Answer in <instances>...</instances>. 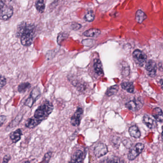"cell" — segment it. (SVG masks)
Segmentation results:
<instances>
[{"label":"cell","mask_w":163,"mask_h":163,"mask_svg":"<svg viewBox=\"0 0 163 163\" xmlns=\"http://www.w3.org/2000/svg\"><path fill=\"white\" fill-rule=\"evenodd\" d=\"M53 109V105L48 101H46L36 110L33 117L26 121L25 126L28 128L35 127L48 117Z\"/></svg>","instance_id":"obj_1"},{"label":"cell","mask_w":163,"mask_h":163,"mask_svg":"<svg viewBox=\"0 0 163 163\" xmlns=\"http://www.w3.org/2000/svg\"><path fill=\"white\" fill-rule=\"evenodd\" d=\"M35 34V27L33 24L21 22L17 28L16 36L20 38L23 46H29L32 44Z\"/></svg>","instance_id":"obj_2"},{"label":"cell","mask_w":163,"mask_h":163,"mask_svg":"<svg viewBox=\"0 0 163 163\" xmlns=\"http://www.w3.org/2000/svg\"><path fill=\"white\" fill-rule=\"evenodd\" d=\"M14 14L12 6L6 3V0H0V19L3 21L8 20Z\"/></svg>","instance_id":"obj_3"},{"label":"cell","mask_w":163,"mask_h":163,"mask_svg":"<svg viewBox=\"0 0 163 163\" xmlns=\"http://www.w3.org/2000/svg\"><path fill=\"white\" fill-rule=\"evenodd\" d=\"M144 148V144L142 143L136 144L128 153V159L130 161L135 160L142 152Z\"/></svg>","instance_id":"obj_4"},{"label":"cell","mask_w":163,"mask_h":163,"mask_svg":"<svg viewBox=\"0 0 163 163\" xmlns=\"http://www.w3.org/2000/svg\"><path fill=\"white\" fill-rule=\"evenodd\" d=\"M133 60L135 63L139 66H143L146 62L147 59V56L144 52L141 50H135L133 53Z\"/></svg>","instance_id":"obj_5"},{"label":"cell","mask_w":163,"mask_h":163,"mask_svg":"<svg viewBox=\"0 0 163 163\" xmlns=\"http://www.w3.org/2000/svg\"><path fill=\"white\" fill-rule=\"evenodd\" d=\"M40 91L37 87H35L32 89L28 98H27L24 102V105L31 108L37 99L40 96Z\"/></svg>","instance_id":"obj_6"},{"label":"cell","mask_w":163,"mask_h":163,"mask_svg":"<svg viewBox=\"0 0 163 163\" xmlns=\"http://www.w3.org/2000/svg\"><path fill=\"white\" fill-rule=\"evenodd\" d=\"M94 152L96 157H101L108 153V147L105 144L99 143L94 147Z\"/></svg>","instance_id":"obj_7"},{"label":"cell","mask_w":163,"mask_h":163,"mask_svg":"<svg viewBox=\"0 0 163 163\" xmlns=\"http://www.w3.org/2000/svg\"><path fill=\"white\" fill-rule=\"evenodd\" d=\"M83 113L82 108L79 107L77 108L74 114L71 118V124L74 127H78L80 124L81 119Z\"/></svg>","instance_id":"obj_8"},{"label":"cell","mask_w":163,"mask_h":163,"mask_svg":"<svg viewBox=\"0 0 163 163\" xmlns=\"http://www.w3.org/2000/svg\"><path fill=\"white\" fill-rule=\"evenodd\" d=\"M85 155L82 150H78L73 154L69 163H83Z\"/></svg>","instance_id":"obj_9"},{"label":"cell","mask_w":163,"mask_h":163,"mask_svg":"<svg viewBox=\"0 0 163 163\" xmlns=\"http://www.w3.org/2000/svg\"><path fill=\"white\" fill-rule=\"evenodd\" d=\"M146 69L150 76L154 77L156 74V63L154 61L150 60L146 64Z\"/></svg>","instance_id":"obj_10"},{"label":"cell","mask_w":163,"mask_h":163,"mask_svg":"<svg viewBox=\"0 0 163 163\" xmlns=\"http://www.w3.org/2000/svg\"><path fill=\"white\" fill-rule=\"evenodd\" d=\"M143 123L150 129L155 128L156 125V120L153 116L149 115H144L143 117Z\"/></svg>","instance_id":"obj_11"},{"label":"cell","mask_w":163,"mask_h":163,"mask_svg":"<svg viewBox=\"0 0 163 163\" xmlns=\"http://www.w3.org/2000/svg\"><path fill=\"white\" fill-rule=\"evenodd\" d=\"M94 69L96 74L99 76H102L104 74L102 63L98 59H95L94 61Z\"/></svg>","instance_id":"obj_12"},{"label":"cell","mask_w":163,"mask_h":163,"mask_svg":"<svg viewBox=\"0 0 163 163\" xmlns=\"http://www.w3.org/2000/svg\"><path fill=\"white\" fill-rule=\"evenodd\" d=\"M23 133L20 129H18L14 132L11 133L10 135V138L13 143H16L20 140Z\"/></svg>","instance_id":"obj_13"},{"label":"cell","mask_w":163,"mask_h":163,"mask_svg":"<svg viewBox=\"0 0 163 163\" xmlns=\"http://www.w3.org/2000/svg\"><path fill=\"white\" fill-rule=\"evenodd\" d=\"M152 116L156 121L162 122H163V112L159 108H155L153 110Z\"/></svg>","instance_id":"obj_14"},{"label":"cell","mask_w":163,"mask_h":163,"mask_svg":"<svg viewBox=\"0 0 163 163\" xmlns=\"http://www.w3.org/2000/svg\"><path fill=\"white\" fill-rule=\"evenodd\" d=\"M129 133L132 138H138L141 136V132L136 125H133L129 129Z\"/></svg>","instance_id":"obj_15"},{"label":"cell","mask_w":163,"mask_h":163,"mask_svg":"<svg viewBox=\"0 0 163 163\" xmlns=\"http://www.w3.org/2000/svg\"><path fill=\"white\" fill-rule=\"evenodd\" d=\"M101 32V31L97 29H90L85 32L83 34V35L86 37H94L98 36V35H100Z\"/></svg>","instance_id":"obj_16"},{"label":"cell","mask_w":163,"mask_h":163,"mask_svg":"<svg viewBox=\"0 0 163 163\" xmlns=\"http://www.w3.org/2000/svg\"><path fill=\"white\" fill-rule=\"evenodd\" d=\"M125 106L127 108L132 111H136L140 109V106L137 102L135 100H131L126 104Z\"/></svg>","instance_id":"obj_17"},{"label":"cell","mask_w":163,"mask_h":163,"mask_svg":"<svg viewBox=\"0 0 163 163\" xmlns=\"http://www.w3.org/2000/svg\"><path fill=\"white\" fill-rule=\"evenodd\" d=\"M147 16L142 10H138L135 14V20L138 23H141L146 18Z\"/></svg>","instance_id":"obj_18"},{"label":"cell","mask_w":163,"mask_h":163,"mask_svg":"<svg viewBox=\"0 0 163 163\" xmlns=\"http://www.w3.org/2000/svg\"><path fill=\"white\" fill-rule=\"evenodd\" d=\"M121 87L123 89L127 91V92L130 93H133L134 92V86L132 83L124 82L121 85Z\"/></svg>","instance_id":"obj_19"},{"label":"cell","mask_w":163,"mask_h":163,"mask_svg":"<svg viewBox=\"0 0 163 163\" xmlns=\"http://www.w3.org/2000/svg\"><path fill=\"white\" fill-rule=\"evenodd\" d=\"M35 7L40 13L44 12L45 10V0H37L35 3Z\"/></svg>","instance_id":"obj_20"},{"label":"cell","mask_w":163,"mask_h":163,"mask_svg":"<svg viewBox=\"0 0 163 163\" xmlns=\"http://www.w3.org/2000/svg\"><path fill=\"white\" fill-rule=\"evenodd\" d=\"M118 91V86L117 85H113L111 86L108 88L106 92V96H113L117 93V92Z\"/></svg>","instance_id":"obj_21"},{"label":"cell","mask_w":163,"mask_h":163,"mask_svg":"<svg viewBox=\"0 0 163 163\" xmlns=\"http://www.w3.org/2000/svg\"><path fill=\"white\" fill-rule=\"evenodd\" d=\"M31 87V84L28 82L22 83L18 86V91L20 93H24Z\"/></svg>","instance_id":"obj_22"},{"label":"cell","mask_w":163,"mask_h":163,"mask_svg":"<svg viewBox=\"0 0 163 163\" xmlns=\"http://www.w3.org/2000/svg\"><path fill=\"white\" fill-rule=\"evenodd\" d=\"M100 163H123L120 159L117 157H110L104 159Z\"/></svg>","instance_id":"obj_23"},{"label":"cell","mask_w":163,"mask_h":163,"mask_svg":"<svg viewBox=\"0 0 163 163\" xmlns=\"http://www.w3.org/2000/svg\"><path fill=\"white\" fill-rule=\"evenodd\" d=\"M85 19L87 22H93L94 20V14L93 11H89L85 16Z\"/></svg>","instance_id":"obj_24"},{"label":"cell","mask_w":163,"mask_h":163,"mask_svg":"<svg viewBox=\"0 0 163 163\" xmlns=\"http://www.w3.org/2000/svg\"><path fill=\"white\" fill-rule=\"evenodd\" d=\"M52 154L53 153L52 152H49L45 154V155L43 156V160L41 163H48L51 158Z\"/></svg>","instance_id":"obj_25"},{"label":"cell","mask_w":163,"mask_h":163,"mask_svg":"<svg viewBox=\"0 0 163 163\" xmlns=\"http://www.w3.org/2000/svg\"><path fill=\"white\" fill-rule=\"evenodd\" d=\"M7 83V81L4 76L0 74V90L2 89Z\"/></svg>","instance_id":"obj_26"},{"label":"cell","mask_w":163,"mask_h":163,"mask_svg":"<svg viewBox=\"0 0 163 163\" xmlns=\"http://www.w3.org/2000/svg\"><path fill=\"white\" fill-rule=\"evenodd\" d=\"M7 119V117L5 116H0V127L4 124Z\"/></svg>","instance_id":"obj_27"},{"label":"cell","mask_w":163,"mask_h":163,"mask_svg":"<svg viewBox=\"0 0 163 163\" xmlns=\"http://www.w3.org/2000/svg\"><path fill=\"white\" fill-rule=\"evenodd\" d=\"M11 157L10 155H6L4 156L3 159V163H8L11 159Z\"/></svg>","instance_id":"obj_28"},{"label":"cell","mask_w":163,"mask_h":163,"mask_svg":"<svg viewBox=\"0 0 163 163\" xmlns=\"http://www.w3.org/2000/svg\"><path fill=\"white\" fill-rule=\"evenodd\" d=\"M161 85V87L163 89V80L160 81Z\"/></svg>","instance_id":"obj_29"},{"label":"cell","mask_w":163,"mask_h":163,"mask_svg":"<svg viewBox=\"0 0 163 163\" xmlns=\"http://www.w3.org/2000/svg\"><path fill=\"white\" fill-rule=\"evenodd\" d=\"M32 163L31 162H30L29 161H24L23 163Z\"/></svg>","instance_id":"obj_30"},{"label":"cell","mask_w":163,"mask_h":163,"mask_svg":"<svg viewBox=\"0 0 163 163\" xmlns=\"http://www.w3.org/2000/svg\"><path fill=\"white\" fill-rule=\"evenodd\" d=\"M162 129H163V130H162V134H161V137H162V139L163 140V127H162Z\"/></svg>","instance_id":"obj_31"}]
</instances>
